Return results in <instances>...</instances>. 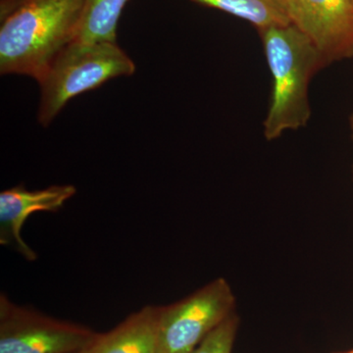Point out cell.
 Here are the masks:
<instances>
[{"label": "cell", "mask_w": 353, "mask_h": 353, "mask_svg": "<svg viewBox=\"0 0 353 353\" xmlns=\"http://www.w3.org/2000/svg\"><path fill=\"white\" fill-rule=\"evenodd\" d=\"M83 0H1L0 73L37 82L75 41Z\"/></svg>", "instance_id": "6da1fadb"}, {"label": "cell", "mask_w": 353, "mask_h": 353, "mask_svg": "<svg viewBox=\"0 0 353 353\" xmlns=\"http://www.w3.org/2000/svg\"><path fill=\"white\" fill-rule=\"evenodd\" d=\"M259 32L272 81L263 136L273 141L308 124L312 115L309 85L327 65L314 43L294 24Z\"/></svg>", "instance_id": "7a4b0ae2"}, {"label": "cell", "mask_w": 353, "mask_h": 353, "mask_svg": "<svg viewBox=\"0 0 353 353\" xmlns=\"http://www.w3.org/2000/svg\"><path fill=\"white\" fill-rule=\"evenodd\" d=\"M136 65L117 43H74L51 62L38 81V121L48 127L74 97L119 77L132 76Z\"/></svg>", "instance_id": "3957f363"}, {"label": "cell", "mask_w": 353, "mask_h": 353, "mask_svg": "<svg viewBox=\"0 0 353 353\" xmlns=\"http://www.w3.org/2000/svg\"><path fill=\"white\" fill-rule=\"evenodd\" d=\"M234 305L231 285L218 278L175 303L158 306V353H192L234 313Z\"/></svg>", "instance_id": "277c9868"}, {"label": "cell", "mask_w": 353, "mask_h": 353, "mask_svg": "<svg viewBox=\"0 0 353 353\" xmlns=\"http://www.w3.org/2000/svg\"><path fill=\"white\" fill-rule=\"evenodd\" d=\"M97 336L82 325L55 319L0 296V353H82Z\"/></svg>", "instance_id": "5b68a950"}, {"label": "cell", "mask_w": 353, "mask_h": 353, "mask_svg": "<svg viewBox=\"0 0 353 353\" xmlns=\"http://www.w3.org/2000/svg\"><path fill=\"white\" fill-rule=\"evenodd\" d=\"M292 24L313 43L327 66L353 57V2L288 0Z\"/></svg>", "instance_id": "8992f818"}, {"label": "cell", "mask_w": 353, "mask_h": 353, "mask_svg": "<svg viewBox=\"0 0 353 353\" xmlns=\"http://www.w3.org/2000/svg\"><path fill=\"white\" fill-rule=\"evenodd\" d=\"M72 185H57L39 190L23 185L4 190L0 194V243L9 246L28 261L38 259L37 253L23 240V225L36 212H57L75 196Z\"/></svg>", "instance_id": "52a82bcc"}, {"label": "cell", "mask_w": 353, "mask_h": 353, "mask_svg": "<svg viewBox=\"0 0 353 353\" xmlns=\"http://www.w3.org/2000/svg\"><path fill=\"white\" fill-rule=\"evenodd\" d=\"M158 306L146 305L116 328L97 334L83 353H158Z\"/></svg>", "instance_id": "ba28073f"}, {"label": "cell", "mask_w": 353, "mask_h": 353, "mask_svg": "<svg viewBox=\"0 0 353 353\" xmlns=\"http://www.w3.org/2000/svg\"><path fill=\"white\" fill-rule=\"evenodd\" d=\"M254 26L257 31L292 24L288 0H190Z\"/></svg>", "instance_id": "9c48e42d"}, {"label": "cell", "mask_w": 353, "mask_h": 353, "mask_svg": "<svg viewBox=\"0 0 353 353\" xmlns=\"http://www.w3.org/2000/svg\"><path fill=\"white\" fill-rule=\"evenodd\" d=\"M129 0H83L77 43H116L121 15ZM73 41V43H74Z\"/></svg>", "instance_id": "30bf717a"}, {"label": "cell", "mask_w": 353, "mask_h": 353, "mask_svg": "<svg viewBox=\"0 0 353 353\" xmlns=\"http://www.w3.org/2000/svg\"><path fill=\"white\" fill-rule=\"evenodd\" d=\"M239 318L236 313L224 320L192 353H232Z\"/></svg>", "instance_id": "8fae6325"}, {"label": "cell", "mask_w": 353, "mask_h": 353, "mask_svg": "<svg viewBox=\"0 0 353 353\" xmlns=\"http://www.w3.org/2000/svg\"><path fill=\"white\" fill-rule=\"evenodd\" d=\"M350 134H352V138L353 139V113L350 115ZM352 180H353V167H352Z\"/></svg>", "instance_id": "7c38bea8"}, {"label": "cell", "mask_w": 353, "mask_h": 353, "mask_svg": "<svg viewBox=\"0 0 353 353\" xmlns=\"http://www.w3.org/2000/svg\"><path fill=\"white\" fill-rule=\"evenodd\" d=\"M350 353H353V350H350Z\"/></svg>", "instance_id": "4fadbf2b"}, {"label": "cell", "mask_w": 353, "mask_h": 353, "mask_svg": "<svg viewBox=\"0 0 353 353\" xmlns=\"http://www.w3.org/2000/svg\"><path fill=\"white\" fill-rule=\"evenodd\" d=\"M343 353H350V352H343Z\"/></svg>", "instance_id": "5bb4252c"}, {"label": "cell", "mask_w": 353, "mask_h": 353, "mask_svg": "<svg viewBox=\"0 0 353 353\" xmlns=\"http://www.w3.org/2000/svg\"><path fill=\"white\" fill-rule=\"evenodd\" d=\"M350 1H352V2H353V0H350Z\"/></svg>", "instance_id": "9a60e30c"}, {"label": "cell", "mask_w": 353, "mask_h": 353, "mask_svg": "<svg viewBox=\"0 0 353 353\" xmlns=\"http://www.w3.org/2000/svg\"><path fill=\"white\" fill-rule=\"evenodd\" d=\"M82 353H83V352H82Z\"/></svg>", "instance_id": "2e32d148"}]
</instances>
